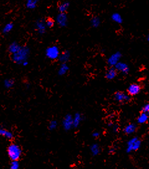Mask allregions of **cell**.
Listing matches in <instances>:
<instances>
[{
    "label": "cell",
    "mask_w": 149,
    "mask_h": 169,
    "mask_svg": "<svg viewBox=\"0 0 149 169\" xmlns=\"http://www.w3.org/2000/svg\"><path fill=\"white\" fill-rule=\"evenodd\" d=\"M69 67L67 63H61L58 70V75L59 76H63L68 73Z\"/></svg>",
    "instance_id": "cell-19"
},
{
    "label": "cell",
    "mask_w": 149,
    "mask_h": 169,
    "mask_svg": "<svg viewBox=\"0 0 149 169\" xmlns=\"http://www.w3.org/2000/svg\"><path fill=\"white\" fill-rule=\"evenodd\" d=\"M141 141L137 137H134L128 142L127 143V152H130L136 151L140 147Z\"/></svg>",
    "instance_id": "cell-4"
},
{
    "label": "cell",
    "mask_w": 149,
    "mask_h": 169,
    "mask_svg": "<svg viewBox=\"0 0 149 169\" xmlns=\"http://www.w3.org/2000/svg\"><path fill=\"white\" fill-rule=\"evenodd\" d=\"M147 114H148V116H149V111H148V112H147Z\"/></svg>",
    "instance_id": "cell-34"
},
{
    "label": "cell",
    "mask_w": 149,
    "mask_h": 169,
    "mask_svg": "<svg viewBox=\"0 0 149 169\" xmlns=\"http://www.w3.org/2000/svg\"><path fill=\"white\" fill-rule=\"evenodd\" d=\"M34 27L36 31L40 35L44 34L46 33L47 28L46 24V21H45V20H44V19H40V20H37L36 22Z\"/></svg>",
    "instance_id": "cell-7"
},
{
    "label": "cell",
    "mask_w": 149,
    "mask_h": 169,
    "mask_svg": "<svg viewBox=\"0 0 149 169\" xmlns=\"http://www.w3.org/2000/svg\"><path fill=\"white\" fill-rule=\"evenodd\" d=\"M58 126V123L57 121L55 120H52L48 123V129H49L50 131H53L57 129V127Z\"/></svg>",
    "instance_id": "cell-28"
},
{
    "label": "cell",
    "mask_w": 149,
    "mask_h": 169,
    "mask_svg": "<svg viewBox=\"0 0 149 169\" xmlns=\"http://www.w3.org/2000/svg\"><path fill=\"white\" fill-rule=\"evenodd\" d=\"M117 71L116 70L114 67H110V68L107 70L105 74V77L106 79L111 80H113L117 76Z\"/></svg>",
    "instance_id": "cell-14"
},
{
    "label": "cell",
    "mask_w": 149,
    "mask_h": 169,
    "mask_svg": "<svg viewBox=\"0 0 149 169\" xmlns=\"http://www.w3.org/2000/svg\"><path fill=\"white\" fill-rule=\"evenodd\" d=\"M14 85V80L12 78H7L4 81V86L7 89L13 88Z\"/></svg>",
    "instance_id": "cell-24"
},
{
    "label": "cell",
    "mask_w": 149,
    "mask_h": 169,
    "mask_svg": "<svg viewBox=\"0 0 149 169\" xmlns=\"http://www.w3.org/2000/svg\"><path fill=\"white\" fill-rule=\"evenodd\" d=\"M90 151L93 156L98 155L100 152V147L98 144H93L91 145Z\"/></svg>",
    "instance_id": "cell-23"
},
{
    "label": "cell",
    "mask_w": 149,
    "mask_h": 169,
    "mask_svg": "<svg viewBox=\"0 0 149 169\" xmlns=\"http://www.w3.org/2000/svg\"><path fill=\"white\" fill-rule=\"evenodd\" d=\"M14 26V23L12 22H9L8 23L6 24L2 30L3 34H9L13 29Z\"/></svg>",
    "instance_id": "cell-21"
},
{
    "label": "cell",
    "mask_w": 149,
    "mask_h": 169,
    "mask_svg": "<svg viewBox=\"0 0 149 169\" xmlns=\"http://www.w3.org/2000/svg\"><path fill=\"white\" fill-rule=\"evenodd\" d=\"M148 116L147 113H145V112H142L139 116V118H137V122L139 124H144L145 122H147L148 120Z\"/></svg>",
    "instance_id": "cell-26"
},
{
    "label": "cell",
    "mask_w": 149,
    "mask_h": 169,
    "mask_svg": "<svg viewBox=\"0 0 149 169\" xmlns=\"http://www.w3.org/2000/svg\"><path fill=\"white\" fill-rule=\"evenodd\" d=\"M70 59V52L68 50H64L60 54L58 61L61 63H66Z\"/></svg>",
    "instance_id": "cell-12"
},
{
    "label": "cell",
    "mask_w": 149,
    "mask_h": 169,
    "mask_svg": "<svg viewBox=\"0 0 149 169\" xmlns=\"http://www.w3.org/2000/svg\"><path fill=\"white\" fill-rule=\"evenodd\" d=\"M92 136H93V137L97 138V137H98L100 136V133L99 132H98V131H95V132L93 133Z\"/></svg>",
    "instance_id": "cell-31"
},
{
    "label": "cell",
    "mask_w": 149,
    "mask_h": 169,
    "mask_svg": "<svg viewBox=\"0 0 149 169\" xmlns=\"http://www.w3.org/2000/svg\"><path fill=\"white\" fill-rule=\"evenodd\" d=\"M141 87L137 83H133L129 85L128 88V92L130 95L134 96L139 94L140 92Z\"/></svg>",
    "instance_id": "cell-11"
},
{
    "label": "cell",
    "mask_w": 149,
    "mask_h": 169,
    "mask_svg": "<svg viewBox=\"0 0 149 169\" xmlns=\"http://www.w3.org/2000/svg\"><path fill=\"white\" fill-rule=\"evenodd\" d=\"M82 120H83V116L80 113L77 112V113L74 114V115L73 116V128H77V127L79 126Z\"/></svg>",
    "instance_id": "cell-16"
},
{
    "label": "cell",
    "mask_w": 149,
    "mask_h": 169,
    "mask_svg": "<svg viewBox=\"0 0 149 169\" xmlns=\"http://www.w3.org/2000/svg\"><path fill=\"white\" fill-rule=\"evenodd\" d=\"M121 56L122 54L120 52H116L113 54L107 60V65L110 67H114L119 62H120Z\"/></svg>",
    "instance_id": "cell-8"
},
{
    "label": "cell",
    "mask_w": 149,
    "mask_h": 169,
    "mask_svg": "<svg viewBox=\"0 0 149 169\" xmlns=\"http://www.w3.org/2000/svg\"><path fill=\"white\" fill-rule=\"evenodd\" d=\"M114 98L119 102H126L130 100V98L128 95L122 92H117L115 93L114 94Z\"/></svg>",
    "instance_id": "cell-10"
},
{
    "label": "cell",
    "mask_w": 149,
    "mask_h": 169,
    "mask_svg": "<svg viewBox=\"0 0 149 169\" xmlns=\"http://www.w3.org/2000/svg\"><path fill=\"white\" fill-rule=\"evenodd\" d=\"M137 129V126L135 124H129L128 126H126L124 129V133L127 134H131L134 133H135V131Z\"/></svg>",
    "instance_id": "cell-20"
},
{
    "label": "cell",
    "mask_w": 149,
    "mask_h": 169,
    "mask_svg": "<svg viewBox=\"0 0 149 169\" xmlns=\"http://www.w3.org/2000/svg\"><path fill=\"white\" fill-rule=\"evenodd\" d=\"M39 2V0H26L25 5L27 9L32 10L36 8Z\"/></svg>",
    "instance_id": "cell-18"
},
{
    "label": "cell",
    "mask_w": 149,
    "mask_h": 169,
    "mask_svg": "<svg viewBox=\"0 0 149 169\" xmlns=\"http://www.w3.org/2000/svg\"><path fill=\"white\" fill-rule=\"evenodd\" d=\"M45 21H46V24L48 28H52L55 26V21L51 18H47L45 19Z\"/></svg>",
    "instance_id": "cell-27"
},
{
    "label": "cell",
    "mask_w": 149,
    "mask_h": 169,
    "mask_svg": "<svg viewBox=\"0 0 149 169\" xmlns=\"http://www.w3.org/2000/svg\"><path fill=\"white\" fill-rule=\"evenodd\" d=\"M113 129L114 130V131H115V132H116V131H117V129H118V127H117V126H114Z\"/></svg>",
    "instance_id": "cell-32"
},
{
    "label": "cell",
    "mask_w": 149,
    "mask_h": 169,
    "mask_svg": "<svg viewBox=\"0 0 149 169\" xmlns=\"http://www.w3.org/2000/svg\"><path fill=\"white\" fill-rule=\"evenodd\" d=\"M62 125L63 129L66 131H69L73 128V116L70 114H66L62 119Z\"/></svg>",
    "instance_id": "cell-5"
},
{
    "label": "cell",
    "mask_w": 149,
    "mask_h": 169,
    "mask_svg": "<svg viewBox=\"0 0 149 169\" xmlns=\"http://www.w3.org/2000/svg\"><path fill=\"white\" fill-rule=\"evenodd\" d=\"M142 111L143 112H145V113H147V112L149 111V103L146 104L145 105L143 106L142 108Z\"/></svg>",
    "instance_id": "cell-30"
},
{
    "label": "cell",
    "mask_w": 149,
    "mask_h": 169,
    "mask_svg": "<svg viewBox=\"0 0 149 169\" xmlns=\"http://www.w3.org/2000/svg\"><path fill=\"white\" fill-rule=\"evenodd\" d=\"M60 53L61 52L59 47L57 46H55V45L48 47L46 50V57L51 61L58 60Z\"/></svg>",
    "instance_id": "cell-3"
},
{
    "label": "cell",
    "mask_w": 149,
    "mask_h": 169,
    "mask_svg": "<svg viewBox=\"0 0 149 169\" xmlns=\"http://www.w3.org/2000/svg\"><path fill=\"white\" fill-rule=\"evenodd\" d=\"M9 169H19V163L18 161H11Z\"/></svg>",
    "instance_id": "cell-29"
},
{
    "label": "cell",
    "mask_w": 149,
    "mask_h": 169,
    "mask_svg": "<svg viewBox=\"0 0 149 169\" xmlns=\"http://www.w3.org/2000/svg\"><path fill=\"white\" fill-rule=\"evenodd\" d=\"M101 24V20L98 16H95L92 18L91 20V25L93 28H98Z\"/></svg>",
    "instance_id": "cell-25"
},
{
    "label": "cell",
    "mask_w": 149,
    "mask_h": 169,
    "mask_svg": "<svg viewBox=\"0 0 149 169\" xmlns=\"http://www.w3.org/2000/svg\"><path fill=\"white\" fill-rule=\"evenodd\" d=\"M111 20L117 24H121L123 20L121 15L118 13H114L111 15Z\"/></svg>",
    "instance_id": "cell-22"
},
{
    "label": "cell",
    "mask_w": 149,
    "mask_h": 169,
    "mask_svg": "<svg viewBox=\"0 0 149 169\" xmlns=\"http://www.w3.org/2000/svg\"><path fill=\"white\" fill-rule=\"evenodd\" d=\"M22 149L17 144L11 143L7 148V154L11 161H18L22 156Z\"/></svg>",
    "instance_id": "cell-2"
},
{
    "label": "cell",
    "mask_w": 149,
    "mask_h": 169,
    "mask_svg": "<svg viewBox=\"0 0 149 169\" xmlns=\"http://www.w3.org/2000/svg\"><path fill=\"white\" fill-rule=\"evenodd\" d=\"M29 55L30 48L28 46H22L16 53L11 55V58L14 63L22 65L24 62L28 61Z\"/></svg>",
    "instance_id": "cell-1"
},
{
    "label": "cell",
    "mask_w": 149,
    "mask_h": 169,
    "mask_svg": "<svg viewBox=\"0 0 149 169\" xmlns=\"http://www.w3.org/2000/svg\"><path fill=\"white\" fill-rule=\"evenodd\" d=\"M0 136L9 140L13 139L14 138L13 133L9 130L4 128V127H0Z\"/></svg>",
    "instance_id": "cell-15"
},
{
    "label": "cell",
    "mask_w": 149,
    "mask_h": 169,
    "mask_svg": "<svg viewBox=\"0 0 149 169\" xmlns=\"http://www.w3.org/2000/svg\"><path fill=\"white\" fill-rule=\"evenodd\" d=\"M147 41H148V42H149V34H148V36L147 37Z\"/></svg>",
    "instance_id": "cell-33"
},
{
    "label": "cell",
    "mask_w": 149,
    "mask_h": 169,
    "mask_svg": "<svg viewBox=\"0 0 149 169\" xmlns=\"http://www.w3.org/2000/svg\"><path fill=\"white\" fill-rule=\"evenodd\" d=\"M56 22L59 27L65 28L68 25V18L66 13H59L56 17Z\"/></svg>",
    "instance_id": "cell-6"
},
{
    "label": "cell",
    "mask_w": 149,
    "mask_h": 169,
    "mask_svg": "<svg viewBox=\"0 0 149 169\" xmlns=\"http://www.w3.org/2000/svg\"><path fill=\"white\" fill-rule=\"evenodd\" d=\"M21 47H22V46L19 44L18 42H13L9 45L8 52L11 55H12V54L16 53L17 52H18L21 49Z\"/></svg>",
    "instance_id": "cell-13"
},
{
    "label": "cell",
    "mask_w": 149,
    "mask_h": 169,
    "mask_svg": "<svg viewBox=\"0 0 149 169\" xmlns=\"http://www.w3.org/2000/svg\"><path fill=\"white\" fill-rule=\"evenodd\" d=\"M70 7V3L68 1H63L60 3L58 6V13H66Z\"/></svg>",
    "instance_id": "cell-17"
},
{
    "label": "cell",
    "mask_w": 149,
    "mask_h": 169,
    "mask_svg": "<svg viewBox=\"0 0 149 169\" xmlns=\"http://www.w3.org/2000/svg\"><path fill=\"white\" fill-rule=\"evenodd\" d=\"M114 68L116 69L117 71L121 72L123 74H128L129 72V67L127 63L122 62H119L116 65H115Z\"/></svg>",
    "instance_id": "cell-9"
}]
</instances>
